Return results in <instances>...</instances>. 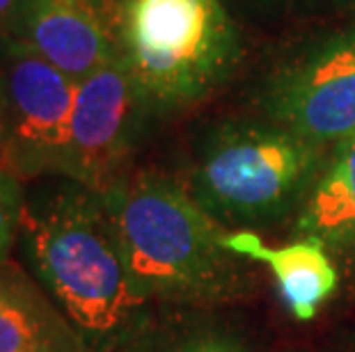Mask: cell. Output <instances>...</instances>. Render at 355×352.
I'll return each instance as SVG.
<instances>
[{
    "label": "cell",
    "instance_id": "8fae6325",
    "mask_svg": "<svg viewBox=\"0 0 355 352\" xmlns=\"http://www.w3.org/2000/svg\"><path fill=\"white\" fill-rule=\"evenodd\" d=\"M296 241H314L355 266V133L332 147L293 224Z\"/></svg>",
    "mask_w": 355,
    "mask_h": 352
},
{
    "label": "cell",
    "instance_id": "52a82bcc",
    "mask_svg": "<svg viewBox=\"0 0 355 352\" xmlns=\"http://www.w3.org/2000/svg\"><path fill=\"white\" fill-rule=\"evenodd\" d=\"M270 124L328 151L355 133V28L286 66L266 96Z\"/></svg>",
    "mask_w": 355,
    "mask_h": 352
},
{
    "label": "cell",
    "instance_id": "8992f818",
    "mask_svg": "<svg viewBox=\"0 0 355 352\" xmlns=\"http://www.w3.org/2000/svg\"><path fill=\"white\" fill-rule=\"evenodd\" d=\"M147 117L152 112L119 57L78 80L62 176L101 192L119 183Z\"/></svg>",
    "mask_w": 355,
    "mask_h": 352
},
{
    "label": "cell",
    "instance_id": "ba28073f",
    "mask_svg": "<svg viewBox=\"0 0 355 352\" xmlns=\"http://www.w3.org/2000/svg\"><path fill=\"white\" fill-rule=\"evenodd\" d=\"M12 39L78 82L119 57L117 0H26Z\"/></svg>",
    "mask_w": 355,
    "mask_h": 352
},
{
    "label": "cell",
    "instance_id": "3957f363",
    "mask_svg": "<svg viewBox=\"0 0 355 352\" xmlns=\"http://www.w3.org/2000/svg\"><path fill=\"white\" fill-rule=\"evenodd\" d=\"M117 44L152 115L207 99L239 53L220 0H117Z\"/></svg>",
    "mask_w": 355,
    "mask_h": 352
},
{
    "label": "cell",
    "instance_id": "4fadbf2b",
    "mask_svg": "<svg viewBox=\"0 0 355 352\" xmlns=\"http://www.w3.org/2000/svg\"><path fill=\"white\" fill-rule=\"evenodd\" d=\"M26 183L0 163V261L12 259L19 241Z\"/></svg>",
    "mask_w": 355,
    "mask_h": 352
},
{
    "label": "cell",
    "instance_id": "9a60e30c",
    "mask_svg": "<svg viewBox=\"0 0 355 352\" xmlns=\"http://www.w3.org/2000/svg\"><path fill=\"white\" fill-rule=\"evenodd\" d=\"M0 163H3V112H0Z\"/></svg>",
    "mask_w": 355,
    "mask_h": 352
},
{
    "label": "cell",
    "instance_id": "7c38bea8",
    "mask_svg": "<svg viewBox=\"0 0 355 352\" xmlns=\"http://www.w3.org/2000/svg\"><path fill=\"white\" fill-rule=\"evenodd\" d=\"M202 311L158 306L110 352H254L239 329L202 316Z\"/></svg>",
    "mask_w": 355,
    "mask_h": 352
},
{
    "label": "cell",
    "instance_id": "5bb4252c",
    "mask_svg": "<svg viewBox=\"0 0 355 352\" xmlns=\"http://www.w3.org/2000/svg\"><path fill=\"white\" fill-rule=\"evenodd\" d=\"M26 0H0V39H12Z\"/></svg>",
    "mask_w": 355,
    "mask_h": 352
},
{
    "label": "cell",
    "instance_id": "7a4b0ae2",
    "mask_svg": "<svg viewBox=\"0 0 355 352\" xmlns=\"http://www.w3.org/2000/svg\"><path fill=\"white\" fill-rule=\"evenodd\" d=\"M103 194L131 279L156 309H209L250 293L248 259L225 245L227 231L186 185L145 169Z\"/></svg>",
    "mask_w": 355,
    "mask_h": 352
},
{
    "label": "cell",
    "instance_id": "6da1fadb",
    "mask_svg": "<svg viewBox=\"0 0 355 352\" xmlns=\"http://www.w3.org/2000/svg\"><path fill=\"white\" fill-rule=\"evenodd\" d=\"M17 250L87 352H110L152 316L126 268L101 190L67 176L28 181Z\"/></svg>",
    "mask_w": 355,
    "mask_h": 352
},
{
    "label": "cell",
    "instance_id": "5b68a950",
    "mask_svg": "<svg viewBox=\"0 0 355 352\" xmlns=\"http://www.w3.org/2000/svg\"><path fill=\"white\" fill-rule=\"evenodd\" d=\"M76 80L17 39H0L3 165L21 181L62 176Z\"/></svg>",
    "mask_w": 355,
    "mask_h": 352
},
{
    "label": "cell",
    "instance_id": "277c9868",
    "mask_svg": "<svg viewBox=\"0 0 355 352\" xmlns=\"http://www.w3.org/2000/svg\"><path fill=\"white\" fill-rule=\"evenodd\" d=\"M326 158L275 124H223L202 142L186 188L220 224L266 227L303 204Z\"/></svg>",
    "mask_w": 355,
    "mask_h": 352
},
{
    "label": "cell",
    "instance_id": "30bf717a",
    "mask_svg": "<svg viewBox=\"0 0 355 352\" xmlns=\"http://www.w3.org/2000/svg\"><path fill=\"white\" fill-rule=\"evenodd\" d=\"M0 352H87L40 281L14 259L0 261Z\"/></svg>",
    "mask_w": 355,
    "mask_h": 352
},
{
    "label": "cell",
    "instance_id": "9c48e42d",
    "mask_svg": "<svg viewBox=\"0 0 355 352\" xmlns=\"http://www.w3.org/2000/svg\"><path fill=\"white\" fill-rule=\"evenodd\" d=\"M225 245L248 261L268 266L286 311L300 323L316 318L339 288V270L326 247L314 241H293L268 247L250 229L227 231Z\"/></svg>",
    "mask_w": 355,
    "mask_h": 352
}]
</instances>
